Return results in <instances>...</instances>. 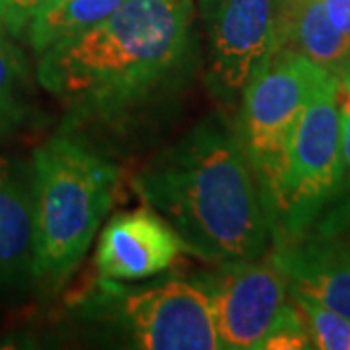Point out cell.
<instances>
[{"label": "cell", "instance_id": "obj_16", "mask_svg": "<svg viewBox=\"0 0 350 350\" xmlns=\"http://www.w3.org/2000/svg\"><path fill=\"white\" fill-rule=\"evenodd\" d=\"M313 349L308 321L296 301L290 298L286 308L278 315L276 323L265 337L259 350H301Z\"/></svg>", "mask_w": 350, "mask_h": 350}, {"label": "cell", "instance_id": "obj_17", "mask_svg": "<svg viewBox=\"0 0 350 350\" xmlns=\"http://www.w3.org/2000/svg\"><path fill=\"white\" fill-rule=\"evenodd\" d=\"M61 0H0V20L12 36H22L31 20Z\"/></svg>", "mask_w": 350, "mask_h": 350}, {"label": "cell", "instance_id": "obj_12", "mask_svg": "<svg viewBox=\"0 0 350 350\" xmlns=\"http://www.w3.org/2000/svg\"><path fill=\"white\" fill-rule=\"evenodd\" d=\"M282 47L298 51L335 78L350 75V38L331 22L323 0H282Z\"/></svg>", "mask_w": 350, "mask_h": 350}, {"label": "cell", "instance_id": "obj_6", "mask_svg": "<svg viewBox=\"0 0 350 350\" xmlns=\"http://www.w3.org/2000/svg\"><path fill=\"white\" fill-rule=\"evenodd\" d=\"M329 76L298 51L280 47L245 88L236 126L262 200L275 187L301 113Z\"/></svg>", "mask_w": 350, "mask_h": 350}, {"label": "cell", "instance_id": "obj_8", "mask_svg": "<svg viewBox=\"0 0 350 350\" xmlns=\"http://www.w3.org/2000/svg\"><path fill=\"white\" fill-rule=\"evenodd\" d=\"M216 267L195 282L208 296L220 347L259 350L292 298L286 276L271 257Z\"/></svg>", "mask_w": 350, "mask_h": 350}, {"label": "cell", "instance_id": "obj_7", "mask_svg": "<svg viewBox=\"0 0 350 350\" xmlns=\"http://www.w3.org/2000/svg\"><path fill=\"white\" fill-rule=\"evenodd\" d=\"M206 39V84L226 105L238 103L273 53L282 47V0H199Z\"/></svg>", "mask_w": 350, "mask_h": 350}, {"label": "cell", "instance_id": "obj_3", "mask_svg": "<svg viewBox=\"0 0 350 350\" xmlns=\"http://www.w3.org/2000/svg\"><path fill=\"white\" fill-rule=\"evenodd\" d=\"M31 174L33 278L59 286L111 208L119 170L70 135H55L33 152Z\"/></svg>", "mask_w": 350, "mask_h": 350}, {"label": "cell", "instance_id": "obj_14", "mask_svg": "<svg viewBox=\"0 0 350 350\" xmlns=\"http://www.w3.org/2000/svg\"><path fill=\"white\" fill-rule=\"evenodd\" d=\"M27 66L18 47L0 41V138L20 133L31 119Z\"/></svg>", "mask_w": 350, "mask_h": 350}, {"label": "cell", "instance_id": "obj_9", "mask_svg": "<svg viewBox=\"0 0 350 350\" xmlns=\"http://www.w3.org/2000/svg\"><path fill=\"white\" fill-rule=\"evenodd\" d=\"M183 243L174 228L150 206L113 216L101 230L96 247V269L100 278L129 282L163 273Z\"/></svg>", "mask_w": 350, "mask_h": 350}, {"label": "cell", "instance_id": "obj_1", "mask_svg": "<svg viewBox=\"0 0 350 350\" xmlns=\"http://www.w3.org/2000/svg\"><path fill=\"white\" fill-rule=\"evenodd\" d=\"M137 195L174 228L183 251L214 265L265 255L271 224L238 126L213 117L154 156Z\"/></svg>", "mask_w": 350, "mask_h": 350}, {"label": "cell", "instance_id": "obj_19", "mask_svg": "<svg viewBox=\"0 0 350 350\" xmlns=\"http://www.w3.org/2000/svg\"><path fill=\"white\" fill-rule=\"evenodd\" d=\"M331 22L350 38V0H323Z\"/></svg>", "mask_w": 350, "mask_h": 350}, {"label": "cell", "instance_id": "obj_2", "mask_svg": "<svg viewBox=\"0 0 350 350\" xmlns=\"http://www.w3.org/2000/svg\"><path fill=\"white\" fill-rule=\"evenodd\" d=\"M191 0H125L39 57L38 80L82 119H117L177 82L193 53Z\"/></svg>", "mask_w": 350, "mask_h": 350}, {"label": "cell", "instance_id": "obj_4", "mask_svg": "<svg viewBox=\"0 0 350 350\" xmlns=\"http://www.w3.org/2000/svg\"><path fill=\"white\" fill-rule=\"evenodd\" d=\"M337 88V78L329 76L313 94L265 200L275 245L313 232L342 189L347 165L340 148Z\"/></svg>", "mask_w": 350, "mask_h": 350}, {"label": "cell", "instance_id": "obj_10", "mask_svg": "<svg viewBox=\"0 0 350 350\" xmlns=\"http://www.w3.org/2000/svg\"><path fill=\"white\" fill-rule=\"evenodd\" d=\"M269 257L286 276L290 292L350 317V239L321 228L296 241L276 243Z\"/></svg>", "mask_w": 350, "mask_h": 350}, {"label": "cell", "instance_id": "obj_15", "mask_svg": "<svg viewBox=\"0 0 350 350\" xmlns=\"http://www.w3.org/2000/svg\"><path fill=\"white\" fill-rule=\"evenodd\" d=\"M292 300L300 308L310 333L313 349L319 350H350V317L333 312L319 301L312 300L298 292H290Z\"/></svg>", "mask_w": 350, "mask_h": 350}, {"label": "cell", "instance_id": "obj_11", "mask_svg": "<svg viewBox=\"0 0 350 350\" xmlns=\"http://www.w3.org/2000/svg\"><path fill=\"white\" fill-rule=\"evenodd\" d=\"M33 276L31 163L0 154V288Z\"/></svg>", "mask_w": 350, "mask_h": 350}, {"label": "cell", "instance_id": "obj_13", "mask_svg": "<svg viewBox=\"0 0 350 350\" xmlns=\"http://www.w3.org/2000/svg\"><path fill=\"white\" fill-rule=\"evenodd\" d=\"M125 0H61L31 20L27 39L36 55L103 22Z\"/></svg>", "mask_w": 350, "mask_h": 350}, {"label": "cell", "instance_id": "obj_20", "mask_svg": "<svg viewBox=\"0 0 350 350\" xmlns=\"http://www.w3.org/2000/svg\"><path fill=\"white\" fill-rule=\"evenodd\" d=\"M2 39L6 38H4V24H2V20H0V41H2Z\"/></svg>", "mask_w": 350, "mask_h": 350}, {"label": "cell", "instance_id": "obj_5", "mask_svg": "<svg viewBox=\"0 0 350 350\" xmlns=\"http://www.w3.org/2000/svg\"><path fill=\"white\" fill-rule=\"evenodd\" d=\"M84 310L140 350H218L208 296L197 282L165 280L126 286L100 278Z\"/></svg>", "mask_w": 350, "mask_h": 350}, {"label": "cell", "instance_id": "obj_18", "mask_svg": "<svg viewBox=\"0 0 350 350\" xmlns=\"http://www.w3.org/2000/svg\"><path fill=\"white\" fill-rule=\"evenodd\" d=\"M338 115H340V148L350 177V75L338 78L337 88Z\"/></svg>", "mask_w": 350, "mask_h": 350}]
</instances>
